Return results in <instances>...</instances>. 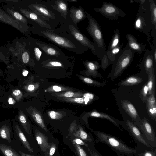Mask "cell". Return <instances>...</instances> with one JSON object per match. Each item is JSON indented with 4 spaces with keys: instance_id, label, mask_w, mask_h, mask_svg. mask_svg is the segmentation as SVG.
I'll return each instance as SVG.
<instances>
[{
    "instance_id": "cell-28",
    "label": "cell",
    "mask_w": 156,
    "mask_h": 156,
    "mask_svg": "<svg viewBox=\"0 0 156 156\" xmlns=\"http://www.w3.org/2000/svg\"><path fill=\"white\" fill-rule=\"evenodd\" d=\"M18 119L26 132L29 135L31 133L30 125L27 122L25 115L21 110L19 111Z\"/></svg>"
},
{
    "instance_id": "cell-16",
    "label": "cell",
    "mask_w": 156,
    "mask_h": 156,
    "mask_svg": "<svg viewBox=\"0 0 156 156\" xmlns=\"http://www.w3.org/2000/svg\"><path fill=\"white\" fill-rule=\"evenodd\" d=\"M3 8L5 12L14 19L29 27L28 24L29 22L27 18L16 10L13 6L12 7L10 5L9 6L8 5H3Z\"/></svg>"
},
{
    "instance_id": "cell-46",
    "label": "cell",
    "mask_w": 156,
    "mask_h": 156,
    "mask_svg": "<svg viewBox=\"0 0 156 156\" xmlns=\"http://www.w3.org/2000/svg\"><path fill=\"white\" fill-rule=\"evenodd\" d=\"M74 94L73 92L72 91H68L65 93L64 94L65 97H72Z\"/></svg>"
},
{
    "instance_id": "cell-1",
    "label": "cell",
    "mask_w": 156,
    "mask_h": 156,
    "mask_svg": "<svg viewBox=\"0 0 156 156\" xmlns=\"http://www.w3.org/2000/svg\"><path fill=\"white\" fill-rule=\"evenodd\" d=\"M37 25H34L30 27V31L46 38L59 47L77 54L82 53L89 49L74 38L71 39L69 36H63L53 30L47 29Z\"/></svg>"
},
{
    "instance_id": "cell-6",
    "label": "cell",
    "mask_w": 156,
    "mask_h": 156,
    "mask_svg": "<svg viewBox=\"0 0 156 156\" xmlns=\"http://www.w3.org/2000/svg\"><path fill=\"white\" fill-rule=\"evenodd\" d=\"M94 10L101 14L105 18L112 20H117L119 16L123 17L126 15L122 10L112 3L106 2H102L101 7L94 8Z\"/></svg>"
},
{
    "instance_id": "cell-45",
    "label": "cell",
    "mask_w": 156,
    "mask_h": 156,
    "mask_svg": "<svg viewBox=\"0 0 156 156\" xmlns=\"http://www.w3.org/2000/svg\"><path fill=\"white\" fill-rule=\"evenodd\" d=\"M88 150L90 156H100L99 154L93 151L90 148H88Z\"/></svg>"
},
{
    "instance_id": "cell-36",
    "label": "cell",
    "mask_w": 156,
    "mask_h": 156,
    "mask_svg": "<svg viewBox=\"0 0 156 156\" xmlns=\"http://www.w3.org/2000/svg\"><path fill=\"white\" fill-rule=\"evenodd\" d=\"M101 59V62L100 67L104 70L111 62L108 58L105 52Z\"/></svg>"
},
{
    "instance_id": "cell-51",
    "label": "cell",
    "mask_w": 156,
    "mask_h": 156,
    "mask_svg": "<svg viewBox=\"0 0 156 156\" xmlns=\"http://www.w3.org/2000/svg\"><path fill=\"white\" fill-rule=\"evenodd\" d=\"M18 152L21 156H35L34 155L26 154L21 151H19Z\"/></svg>"
},
{
    "instance_id": "cell-52",
    "label": "cell",
    "mask_w": 156,
    "mask_h": 156,
    "mask_svg": "<svg viewBox=\"0 0 156 156\" xmlns=\"http://www.w3.org/2000/svg\"><path fill=\"white\" fill-rule=\"evenodd\" d=\"M8 101L9 103L10 104H13L15 103L14 99L11 97H10L9 98Z\"/></svg>"
},
{
    "instance_id": "cell-29",
    "label": "cell",
    "mask_w": 156,
    "mask_h": 156,
    "mask_svg": "<svg viewBox=\"0 0 156 156\" xmlns=\"http://www.w3.org/2000/svg\"><path fill=\"white\" fill-rule=\"evenodd\" d=\"M35 44L33 46H30L29 48H28L31 57H34L37 61H39L41 55L43 53L40 48Z\"/></svg>"
},
{
    "instance_id": "cell-25",
    "label": "cell",
    "mask_w": 156,
    "mask_h": 156,
    "mask_svg": "<svg viewBox=\"0 0 156 156\" xmlns=\"http://www.w3.org/2000/svg\"><path fill=\"white\" fill-rule=\"evenodd\" d=\"M143 81V80L140 77L132 76L126 78L117 84L123 86H133L140 84Z\"/></svg>"
},
{
    "instance_id": "cell-17",
    "label": "cell",
    "mask_w": 156,
    "mask_h": 156,
    "mask_svg": "<svg viewBox=\"0 0 156 156\" xmlns=\"http://www.w3.org/2000/svg\"><path fill=\"white\" fill-rule=\"evenodd\" d=\"M121 103L122 108L133 121L135 122L140 120V117L136 110L129 101L123 100H121Z\"/></svg>"
},
{
    "instance_id": "cell-49",
    "label": "cell",
    "mask_w": 156,
    "mask_h": 156,
    "mask_svg": "<svg viewBox=\"0 0 156 156\" xmlns=\"http://www.w3.org/2000/svg\"><path fill=\"white\" fill-rule=\"evenodd\" d=\"M53 89L56 92L60 91L61 90V88L60 87L56 85L53 87Z\"/></svg>"
},
{
    "instance_id": "cell-32",
    "label": "cell",
    "mask_w": 156,
    "mask_h": 156,
    "mask_svg": "<svg viewBox=\"0 0 156 156\" xmlns=\"http://www.w3.org/2000/svg\"><path fill=\"white\" fill-rule=\"evenodd\" d=\"M11 130L9 126L3 125L0 128V137L8 142L11 141Z\"/></svg>"
},
{
    "instance_id": "cell-47",
    "label": "cell",
    "mask_w": 156,
    "mask_h": 156,
    "mask_svg": "<svg viewBox=\"0 0 156 156\" xmlns=\"http://www.w3.org/2000/svg\"><path fill=\"white\" fill-rule=\"evenodd\" d=\"M50 117L53 119H55L56 118V113L54 111L51 112L50 113Z\"/></svg>"
},
{
    "instance_id": "cell-21",
    "label": "cell",
    "mask_w": 156,
    "mask_h": 156,
    "mask_svg": "<svg viewBox=\"0 0 156 156\" xmlns=\"http://www.w3.org/2000/svg\"><path fill=\"white\" fill-rule=\"evenodd\" d=\"M142 61V65L147 74L150 70L154 68V62L153 56L150 51L147 49L145 51Z\"/></svg>"
},
{
    "instance_id": "cell-9",
    "label": "cell",
    "mask_w": 156,
    "mask_h": 156,
    "mask_svg": "<svg viewBox=\"0 0 156 156\" xmlns=\"http://www.w3.org/2000/svg\"><path fill=\"white\" fill-rule=\"evenodd\" d=\"M68 29L72 37L83 46L90 49L93 53L96 55L95 50L92 42L87 37L73 24L68 25Z\"/></svg>"
},
{
    "instance_id": "cell-22",
    "label": "cell",
    "mask_w": 156,
    "mask_h": 156,
    "mask_svg": "<svg viewBox=\"0 0 156 156\" xmlns=\"http://www.w3.org/2000/svg\"><path fill=\"white\" fill-rule=\"evenodd\" d=\"M90 115L93 117L107 119L119 128L122 131H123L120 127L119 125L121 124V123L119 121L107 114L97 111H94L90 113Z\"/></svg>"
},
{
    "instance_id": "cell-44",
    "label": "cell",
    "mask_w": 156,
    "mask_h": 156,
    "mask_svg": "<svg viewBox=\"0 0 156 156\" xmlns=\"http://www.w3.org/2000/svg\"><path fill=\"white\" fill-rule=\"evenodd\" d=\"M49 64L50 65L55 67H60L62 66V64L60 62L55 60L49 62Z\"/></svg>"
},
{
    "instance_id": "cell-31",
    "label": "cell",
    "mask_w": 156,
    "mask_h": 156,
    "mask_svg": "<svg viewBox=\"0 0 156 156\" xmlns=\"http://www.w3.org/2000/svg\"><path fill=\"white\" fill-rule=\"evenodd\" d=\"M152 24L156 30V4L154 0H148Z\"/></svg>"
},
{
    "instance_id": "cell-41",
    "label": "cell",
    "mask_w": 156,
    "mask_h": 156,
    "mask_svg": "<svg viewBox=\"0 0 156 156\" xmlns=\"http://www.w3.org/2000/svg\"><path fill=\"white\" fill-rule=\"evenodd\" d=\"M138 156H156V150L152 151L146 150L144 152L138 154Z\"/></svg>"
},
{
    "instance_id": "cell-2",
    "label": "cell",
    "mask_w": 156,
    "mask_h": 156,
    "mask_svg": "<svg viewBox=\"0 0 156 156\" xmlns=\"http://www.w3.org/2000/svg\"><path fill=\"white\" fill-rule=\"evenodd\" d=\"M139 3L136 19L133 26L135 29L145 34L148 38L150 31L154 28L152 24L148 0H135Z\"/></svg>"
},
{
    "instance_id": "cell-13",
    "label": "cell",
    "mask_w": 156,
    "mask_h": 156,
    "mask_svg": "<svg viewBox=\"0 0 156 156\" xmlns=\"http://www.w3.org/2000/svg\"><path fill=\"white\" fill-rule=\"evenodd\" d=\"M126 125V129L133 138L146 146L151 148V146L144 137L140 129L134 123L127 120Z\"/></svg>"
},
{
    "instance_id": "cell-57",
    "label": "cell",
    "mask_w": 156,
    "mask_h": 156,
    "mask_svg": "<svg viewBox=\"0 0 156 156\" xmlns=\"http://www.w3.org/2000/svg\"><path fill=\"white\" fill-rule=\"evenodd\" d=\"M100 156H102L101 155H100Z\"/></svg>"
},
{
    "instance_id": "cell-33",
    "label": "cell",
    "mask_w": 156,
    "mask_h": 156,
    "mask_svg": "<svg viewBox=\"0 0 156 156\" xmlns=\"http://www.w3.org/2000/svg\"><path fill=\"white\" fill-rule=\"evenodd\" d=\"M123 44H119L108 51H106V55L111 63L114 61L116 55L122 49Z\"/></svg>"
},
{
    "instance_id": "cell-54",
    "label": "cell",
    "mask_w": 156,
    "mask_h": 156,
    "mask_svg": "<svg viewBox=\"0 0 156 156\" xmlns=\"http://www.w3.org/2000/svg\"><path fill=\"white\" fill-rule=\"evenodd\" d=\"M67 1L69 2H75L77 1V0H68Z\"/></svg>"
},
{
    "instance_id": "cell-4",
    "label": "cell",
    "mask_w": 156,
    "mask_h": 156,
    "mask_svg": "<svg viewBox=\"0 0 156 156\" xmlns=\"http://www.w3.org/2000/svg\"><path fill=\"white\" fill-rule=\"evenodd\" d=\"M87 17L88 24L86 30L91 36L95 48L96 56L99 59L106 51V46L101 27L96 20L90 14L87 13Z\"/></svg>"
},
{
    "instance_id": "cell-43",
    "label": "cell",
    "mask_w": 156,
    "mask_h": 156,
    "mask_svg": "<svg viewBox=\"0 0 156 156\" xmlns=\"http://www.w3.org/2000/svg\"><path fill=\"white\" fill-rule=\"evenodd\" d=\"M73 142L79 145H84L87 147H88L89 146L88 144L80 138L75 139L73 140Z\"/></svg>"
},
{
    "instance_id": "cell-24",
    "label": "cell",
    "mask_w": 156,
    "mask_h": 156,
    "mask_svg": "<svg viewBox=\"0 0 156 156\" xmlns=\"http://www.w3.org/2000/svg\"><path fill=\"white\" fill-rule=\"evenodd\" d=\"M15 130L20 140L24 147L29 152H34L33 149L30 145L27 139L18 125L15 126Z\"/></svg>"
},
{
    "instance_id": "cell-7",
    "label": "cell",
    "mask_w": 156,
    "mask_h": 156,
    "mask_svg": "<svg viewBox=\"0 0 156 156\" xmlns=\"http://www.w3.org/2000/svg\"><path fill=\"white\" fill-rule=\"evenodd\" d=\"M134 123L147 138L151 146L156 147V137L154 130L147 118L140 119Z\"/></svg>"
},
{
    "instance_id": "cell-12",
    "label": "cell",
    "mask_w": 156,
    "mask_h": 156,
    "mask_svg": "<svg viewBox=\"0 0 156 156\" xmlns=\"http://www.w3.org/2000/svg\"><path fill=\"white\" fill-rule=\"evenodd\" d=\"M15 9H17L16 10L18 12H20V13H22L26 18L33 21L38 26L47 29L53 30L51 27L45 20L30 10L19 6H17Z\"/></svg>"
},
{
    "instance_id": "cell-10",
    "label": "cell",
    "mask_w": 156,
    "mask_h": 156,
    "mask_svg": "<svg viewBox=\"0 0 156 156\" xmlns=\"http://www.w3.org/2000/svg\"><path fill=\"white\" fill-rule=\"evenodd\" d=\"M36 44L48 56L60 58L66 56L57 47L51 44H47L38 39H35Z\"/></svg>"
},
{
    "instance_id": "cell-53",
    "label": "cell",
    "mask_w": 156,
    "mask_h": 156,
    "mask_svg": "<svg viewBox=\"0 0 156 156\" xmlns=\"http://www.w3.org/2000/svg\"><path fill=\"white\" fill-rule=\"evenodd\" d=\"M28 71L27 70H24L23 71L22 75L24 76H26L28 73Z\"/></svg>"
},
{
    "instance_id": "cell-20",
    "label": "cell",
    "mask_w": 156,
    "mask_h": 156,
    "mask_svg": "<svg viewBox=\"0 0 156 156\" xmlns=\"http://www.w3.org/2000/svg\"><path fill=\"white\" fill-rule=\"evenodd\" d=\"M36 140L39 144L41 151L45 152L50 147L48 137L40 131L36 130L35 132Z\"/></svg>"
},
{
    "instance_id": "cell-27",
    "label": "cell",
    "mask_w": 156,
    "mask_h": 156,
    "mask_svg": "<svg viewBox=\"0 0 156 156\" xmlns=\"http://www.w3.org/2000/svg\"><path fill=\"white\" fill-rule=\"evenodd\" d=\"M85 63L89 71L91 73L98 76L99 77L102 78L101 76L98 72V69L100 68V65L97 62L87 60L85 61Z\"/></svg>"
},
{
    "instance_id": "cell-26",
    "label": "cell",
    "mask_w": 156,
    "mask_h": 156,
    "mask_svg": "<svg viewBox=\"0 0 156 156\" xmlns=\"http://www.w3.org/2000/svg\"><path fill=\"white\" fill-rule=\"evenodd\" d=\"M120 35L119 30L118 29H115L110 42L107 51H110L120 44Z\"/></svg>"
},
{
    "instance_id": "cell-18",
    "label": "cell",
    "mask_w": 156,
    "mask_h": 156,
    "mask_svg": "<svg viewBox=\"0 0 156 156\" xmlns=\"http://www.w3.org/2000/svg\"><path fill=\"white\" fill-rule=\"evenodd\" d=\"M53 2L51 6L59 12L62 17L66 19L68 13V5L67 1L57 0Z\"/></svg>"
},
{
    "instance_id": "cell-37",
    "label": "cell",
    "mask_w": 156,
    "mask_h": 156,
    "mask_svg": "<svg viewBox=\"0 0 156 156\" xmlns=\"http://www.w3.org/2000/svg\"><path fill=\"white\" fill-rule=\"evenodd\" d=\"M73 144L78 156H87L84 150L80 145L74 142H73Z\"/></svg>"
},
{
    "instance_id": "cell-11",
    "label": "cell",
    "mask_w": 156,
    "mask_h": 156,
    "mask_svg": "<svg viewBox=\"0 0 156 156\" xmlns=\"http://www.w3.org/2000/svg\"><path fill=\"white\" fill-rule=\"evenodd\" d=\"M28 8L45 21H49L51 19L54 20L55 18V14L42 4L31 3L28 6Z\"/></svg>"
},
{
    "instance_id": "cell-3",
    "label": "cell",
    "mask_w": 156,
    "mask_h": 156,
    "mask_svg": "<svg viewBox=\"0 0 156 156\" xmlns=\"http://www.w3.org/2000/svg\"><path fill=\"white\" fill-rule=\"evenodd\" d=\"M98 142L105 144L117 154L126 156H132L137 153V151L130 147L116 137L103 132H94Z\"/></svg>"
},
{
    "instance_id": "cell-58",
    "label": "cell",
    "mask_w": 156,
    "mask_h": 156,
    "mask_svg": "<svg viewBox=\"0 0 156 156\" xmlns=\"http://www.w3.org/2000/svg\"></svg>"
},
{
    "instance_id": "cell-19",
    "label": "cell",
    "mask_w": 156,
    "mask_h": 156,
    "mask_svg": "<svg viewBox=\"0 0 156 156\" xmlns=\"http://www.w3.org/2000/svg\"><path fill=\"white\" fill-rule=\"evenodd\" d=\"M147 112L150 117L156 120V102L155 94L149 95L145 102Z\"/></svg>"
},
{
    "instance_id": "cell-35",
    "label": "cell",
    "mask_w": 156,
    "mask_h": 156,
    "mask_svg": "<svg viewBox=\"0 0 156 156\" xmlns=\"http://www.w3.org/2000/svg\"><path fill=\"white\" fill-rule=\"evenodd\" d=\"M140 95L142 102L145 103L147 98L149 96L148 89L147 83L145 84L142 87L140 91Z\"/></svg>"
},
{
    "instance_id": "cell-50",
    "label": "cell",
    "mask_w": 156,
    "mask_h": 156,
    "mask_svg": "<svg viewBox=\"0 0 156 156\" xmlns=\"http://www.w3.org/2000/svg\"><path fill=\"white\" fill-rule=\"evenodd\" d=\"M34 88V86L32 84H30L27 87V89L29 91H33Z\"/></svg>"
},
{
    "instance_id": "cell-38",
    "label": "cell",
    "mask_w": 156,
    "mask_h": 156,
    "mask_svg": "<svg viewBox=\"0 0 156 156\" xmlns=\"http://www.w3.org/2000/svg\"><path fill=\"white\" fill-rule=\"evenodd\" d=\"M34 118L37 124L39 125L46 132H47V129L44 124L41 116L38 114H36L34 115Z\"/></svg>"
},
{
    "instance_id": "cell-23",
    "label": "cell",
    "mask_w": 156,
    "mask_h": 156,
    "mask_svg": "<svg viewBox=\"0 0 156 156\" xmlns=\"http://www.w3.org/2000/svg\"><path fill=\"white\" fill-rule=\"evenodd\" d=\"M148 80L147 85L148 89V94H155V73L154 68L150 70L148 72Z\"/></svg>"
},
{
    "instance_id": "cell-55",
    "label": "cell",
    "mask_w": 156,
    "mask_h": 156,
    "mask_svg": "<svg viewBox=\"0 0 156 156\" xmlns=\"http://www.w3.org/2000/svg\"><path fill=\"white\" fill-rule=\"evenodd\" d=\"M129 2H130V3H133V2H134V0H130L129 1Z\"/></svg>"
},
{
    "instance_id": "cell-42",
    "label": "cell",
    "mask_w": 156,
    "mask_h": 156,
    "mask_svg": "<svg viewBox=\"0 0 156 156\" xmlns=\"http://www.w3.org/2000/svg\"><path fill=\"white\" fill-rule=\"evenodd\" d=\"M56 149V146L55 144L51 142L50 144L49 152L48 156H53Z\"/></svg>"
},
{
    "instance_id": "cell-8",
    "label": "cell",
    "mask_w": 156,
    "mask_h": 156,
    "mask_svg": "<svg viewBox=\"0 0 156 156\" xmlns=\"http://www.w3.org/2000/svg\"><path fill=\"white\" fill-rule=\"evenodd\" d=\"M0 22L4 23L14 27L26 36L30 37V27L13 18L0 8Z\"/></svg>"
},
{
    "instance_id": "cell-14",
    "label": "cell",
    "mask_w": 156,
    "mask_h": 156,
    "mask_svg": "<svg viewBox=\"0 0 156 156\" xmlns=\"http://www.w3.org/2000/svg\"><path fill=\"white\" fill-rule=\"evenodd\" d=\"M70 19L75 25L84 20L87 17V12L81 6L79 8L72 6L70 9Z\"/></svg>"
},
{
    "instance_id": "cell-39",
    "label": "cell",
    "mask_w": 156,
    "mask_h": 156,
    "mask_svg": "<svg viewBox=\"0 0 156 156\" xmlns=\"http://www.w3.org/2000/svg\"><path fill=\"white\" fill-rule=\"evenodd\" d=\"M13 97L17 101H19L21 99L23 94L21 91L18 89H14L12 92Z\"/></svg>"
},
{
    "instance_id": "cell-40",
    "label": "cell",
    "mask_w": 156,
    "mask_h": 156,
    "mask_svg": "<svg viewBox=\"0 0 156 156\" xmlns=\"http://www.w3.org/2000/svg\"><path fill=\"white\" fill-rule=\"evenodd\" d=\"M22 60L24 64L28 63L31 58V57L28 49L27 51H24L22 55Z\"/></svg>"
},
{
    "instance_id": "cell-5",
    "label": "cell",
    "mask_w": 156,
    "mask_h": 156,
    "mask_svg": "<svg viewBox=\"0 0 156 156\" xmlns=\"http://www.w3.org/2000/svg\"><path fill=\"white\" fill-rule=\"evenodd\" d=\"M135 53L126 46L116 55L112 63V80L119 76L129 66L133 60Z\"/></svg>"
},
{
    "instance_id": "cell-48",
    "label": "cell",
    "mask_w": 156,
    "mask_h": 156,
    "mask_svg": "<svg viewBox=\"0 0 156 156\" xmlns=\"http://www.w3.org/2000/svg\"><path fill=\"white\" fill-rule=\"evenodd\" d=\"M74 100L75 102L78 103H82L84 101V100L82 98H75Z\"/></svg>"
},
{
    "instance_id": "cell-15",
    "label": "cell",
    "mask_w": 156,
    "mask_h": 156,
    "mask_svg": "<svg viewBox=\"0 0 156 156\" xmlns=\"http://www.w3.org/2000/svg\"><path fill=\"white\" fill-rule=\"evenodd\" d=\"M126 38L128 41L126 46L129 49L139 54H141L144 51L145 49L144 44L139 42L133 34H127Z\"/></svg>"
},
{
    "instance_id": "cell-34",
    "label": "cell",
    "mask_w": 156,
    "mask_h": 156,
    "mask_svg": "<svg viewBox=\"0 0 156 156\" xmlns=\"http://www.w3.org/2000/svg\"><path fill=\"white\" fill-rule=\"evenodd\" d=\"M73 134L75 136L83 140L86 142H90L92 141V139L90 136L81 128Z\"/></svg>"
},
{
    "instance_id": "cell-56",
    "label": "cell",
    "mask_w": 156,
    "mask_h": 156,
    "mask_svg": "<svg viewBox=\"0 0 156 156\" xmlns=\"http://www.w3.org/2000/svg\"><path fill=\"white\" fill-rule=\"evenodd\" d=\"M2 73V71H1L0 70V73Z\"/></svg>"
},
{
    "instance_id": "cell-30",
    "label": "cell",
    "mask_w": 156,
    "mask_h": 156,
    "mask_svg": "<svg viewBox=\"0 0 156 156\" xmlns=\"http://www.w3.org/2000/svg\"><path fill=\"white\" fill-rule=\"evenodd\" d=\"M0 150L5 156H20L11 147L4 144H0Z\"/></svg>"
}]
</instances>
